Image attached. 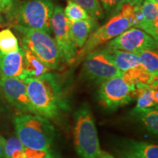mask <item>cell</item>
Instances as JSON below:
<instances>
[{
    "mask_svg": "<svg viewBox=\"0 0 158 158\" xmlns=\"http://www.w3.org/2000/svg\"><path fill=\"white\" fill-rule=\"evenodd\" d=\"M100 158H116V157H114L113 155H111L109 153L106 152L102 151L101 155H100Z\"/></svg>",
    "mask_w": 158,
    "mask_h": 158,
    "instance_id": "30",
    "label": "cell"
},
{
    "mask_svg": "<svg viewBox=\"0 0 158 158\" xmlns=\"http://www.w3.org/2000/svg\"><path fill=\"white\" fill-rule=\"evenodd\" d=\"M134 25V7L126 3L123 5L119 12L111 17L107 23L99 27L89 35L82 48L77 53L75 62L84 58L91 51L104 43L109 42L121 35Z\"/></svg>",
    "mask_w": 158,
    "mask_h": 158,
    "instance_id": "3",
    "label": "cell"
},
{
    "mask_svg": "<svg viewBox=\"0 0 158 158\" xmlns=\"http://www.w3.org/2000/svg\"><path fill=\"white\" fill-rule=\"evenodd\" d=\"M83 7L93 19L102 20L105 17V13L99 0H71Z\"/></svg>",
    "mask_w": 158,
    "mask_h": 158,
    "instance_id": "23",
    "label": "cell"
},
{
    "mask_svg": "<svg viewBox=\"0 0 158 158\" xmlns=\"http://www.w3.org/2000/svg\"><path fill=\"white\" fill-rule=\"evenodd\" d=\"M141 61V66L149 74L157 76L158 55L157 50H144L138 54Z\"/></svg>",
    "mask_w": 158,
    "mask_h": 158,
    "instance_id": "20",
    "label": "cell"
},
{
    "mask_svg": "<svg viewBox=\"0 0 158 158\" xmlns=\"http://www.w3.org/2000/svg\"><path fill=\"white\" fill-rule=\"evenodd\" d=\"M74 143L80 158H100V149L95 121L89 106L84 104L74 115Z\"/></svg>",
    "mask_w": 158,
    "mask_h": 158,
    "instance_id": "4",
    "label": "cell"
},
{
    "mask_svg": "<svg viewBox=\"0 0 158 158\" xmlns=\"http://www.w3.org/2000/svg\"><path fill=\"white\" fill-rule=\"evenodd\" d=\"M24 81L29 100L37 115L56 119L68 110V100L55 74L48 73Z\"/></svg>",
    "mask_w": 158,
    "mask_h": 158,
    "instance_id": "1",
    "label": "cell"
},
{
    "mask_svg": "<svg viewBox=\"0 0 158 158\" xmlns=\"http://www.w3.org/2000/svg\"><path fill=\"white\" fill-rule=\"evenodd\" d=\"M4 158H26V148L17 137H12L5 141Z\"/></svg>",
    "mask_w": 158,
    "mask_h": 158,
    "instance_id": "22",
    "label": "cell"
},
{
    "mask_svg": "<svg viewBox=\"0 0 158 158\" xmlns=\"http://www.w3.org/2000/svg\"><path fill=\"white\" fill-rule=\"evenodd\" d=\"M54 9L52 0H25L13 13V25H21L51 35Z\"/></svg>",
    "mask_w": 158,
    "mask_h": 158,
    "instance_id": "6",
    "label": "cell"
},
{
    "mask_svg": "<svg viewBox=\"0 0 158 158\" xmlns=\"http://www.w3.org/2000/svg\"><path fill=\"white\" fill-rule=\"evenodd\" d=\"M143 124L148 132L153 135L158 133V110L157 108H147L132 114Z\"/></svg>",
    "mask_w": 158,
    "mask_h": 158,
    "instance_id": "19",
    "label": "cell"
},
{
    "mask_svg": "<svg viewBox=\"0 0 158 158\" xmlns=\"http://www.w3.org/2000/svg\"><path fill=\"white\" fill-rule=\"evenodd\" d=\"M118 152L134 158H158V147L148 142L130 140L124 142Z\"/></svg>",
    "mask_w": 158,
    "mask_h": 158,
    "instance_id": "15",
    "label": "cell"
},
{
    "mask_svg": "<svg viewBox=\"0 0 158 158\" xmlns=\"http://www.w3.org/2000/svg\"><path fill=\"white\" fill-rule=\"evenodd\" d=\"M64 14L70 22L82 21L90 16L83 7L71 0H68V5L64 10Z\"/></svg>",
    "mask_w": 158,
    "mask_h": 158,
    "instance_id": "24",
    "label": "cell"
},
{
    "mask_svg": "<svg viewBox=\"0 0 158 158\" xmlns=\"http://www.w3.org/2000/svg\"><path fill=\"white\" fill-rule=\"evenodd\" d=\"M119 157H120V158H134V157H130V156L124 155H119Z\"/></svg>",
    "mask_w": 158,
    "mask_h": 158,
    "instance_id": "32",
    "label": "cell"
},
{
    "mask_svg": "<svg viewBox=\"0 0 158 158\" xmlns=\"http://www.w3.org/2000/svg\"><path fill=\"white\" fill-rule=\"evenodd\" d=\"M14 5V0H0V10L2 13L11 11Z\"/></svg>",
    "mask_w": 158,
    "mask_h": 158,
    "instance_id": "27",
    "label": "cell"
},
{
    "mask_svg": "<svg viewBox=\"0 0 158 158\" xmlns=\"http://www.w3.org/2000/svg\"><path fill=\"white\" fill-rule=\"evenodd\" d=\"M142 19L136 28L141 29L158 40V4L144 0L141 5Z\"/></svg>",
    "mask_w": 158,
    "mask_h": 158,
    "instance_id": "14",
    "label": "cell"
},
{
    "mask_svg": "<svg viewBox=\"0 0 158 158\" xmlns=\"http://www.w3.org/2000/svg\"><path fill=\"white\" fill-rule=\"evenodd\" d=\"M147 1H149L152 3H155V4H158V0H147Z\"/></svg>",
    "mask_w": 158,
    "mask_h": 158,
    "instance_id": "33",
    "label": "cell"
},
{
    "mask_svg": "<svg viewBox=\"0 0 158 158\" xmlns=\"http://www.w3.org/2000/svg\"><path fill=\"white\" fill-rule=\"evenodd\" d=\"M106 47L138 54L144 50H157V40L141 29L131 27L108 42Z\"/></svg>",
    "mask_w": 158,
    "mask_h": 158,
    "instance_id": "10",
    "label": "cell"
},
{
    "mask_svg": "<svg viewBox=\"0 0 158 158\" xmlns=\"http://www.w3.org/2000/svg\"><path fill=\"white\" fill-rule=\"evenodd\" d=\"M19 41L10 29L0 31V51L11 53L19 51Z\"/></svg>",
    "mask_w": 158,
    "mask_h": 158,
    "instance_id": "21",
    "label": "cell"
},
{
    "mask_svg": "<svg viewBox=\"0 0 158 158\" xmlns=\"http://www.w3.org/2000/svg\"><path fill=\"white\" fill-rule=\"evenodd\" d=\"M135 88L137 103L131 114L147 108H157V86L138 84Z\"/></svg>",
    "mask_w": 158,
    "mask_h": 158,
    "instance_id": "16",
    "label": "cell"
},
{
    "mask_svg": "<svg viewBox=\"0 0 158 158\" xmlns=\"http://www.w3.org/2000/svg\"><path fill=\"white\" fill-rule=\"evenodd\" d=\"M105 15L108 18H111L119 12L124 4L127 3V0H100Z\"/></svg>",
    "mask_w": 158,
    "mask_h": 158,
    "instance_id": "25",
    "label": "cell"
},
{
    "mask_svg": "<svg viewBox=\"0 0 158 158\" xmlns=\"http://www.w3.org/2000/svg\"><path fill=\"white\" fill-rule=\"evenodd\" d=\"M104 48L111 57L118 70L122 73L141 65V61L138 54L108 47Z\"/></svg>",
    "mask_w": 158,
    "mask_h": 158,
    "instance_id": "17",
    "label": "cell"
},
{
    "mask_svg": "<svg viewBox=\"0 0 158 158\" xmlns=\"http://www.w3.org/2000/svg\"><path fill=\"white\" fill-rule=\"evenodd\" d=\"M26 158H51L50 152L33 151L26 148Z\"/></svg>",
    "mask_w": 158,
    "mask_h": 158,
    "instance_id": "26",
    "label": "cell"
},
{
    "mask_svg": "<svg viewBox=\"0 0 158 158\" xmlns=\"http://www.w3.org/2000/svg\"><path fill=\"white\" fill-rule=\"evenodd\" d=\"M0 76L25 80L24 56L22 48L11 53L0 51Z\"/></svg>",
    "mask_w": 158,
    "mask_h": 158,
    "instance_id": "12",
    "label": "cell"
},
{
    "mask_svg": "<svg viewBox=\"0 0 158 158\" xmlns=\"http://www.w3.org/2000/svg\"><path fill=\"white\" fill-rule=\"evenodd\" d=\"M22 48L24 56L25 78H38L45 73H50L51 70L37 58L30 51L24 47Z\"/></svg>",
    "mask_w": 158,
    "mask_h": 158,
    "instance_id": "18",
    "label": "cell"
},
{
    "mask_svg": "<svg viewBox=\"0 0 158 158\" xmlns=\"http://www.w3.org/2000/svg\"><path fill=\"white\" fill-rule=\"evenodd\" d=\"M2 11L0 10V26H1V23H2V21H3V18H2Z\"/></svg>",
    "mask_w": 158,
    "mask_h": 158,
    "instance_id": "31",
    "label": "cell"
},
{
    "mask_svg": "<svg viewBox=\"0 0 158 158\" xmlns=\"http://www.w3.org/2000/svg\"><path fill=\"white\" fill-rule=\"evenodd\" d=\"M22 35L21 47L27 48L51 70H57L63 62L56 41L48 33L21 25H13Z\"/></svg>",
    "mask_w": 158,
    "mask_h": 158,
    "instance_id": "5",
    "label": "cell"
},
{
    "mask_svg": "<svg viewBox=\"0 0 158 158\" xmlns=\"http://www.w3.org/2000/svg\"><path fill=\"white\" fill-rule=\"evenodd\" d=\"M131 1H132V0H127V3H130Z\"/></svg>",
    "mask_w": 158,
    "mask_h": 158,
    "instance_id": "34",
    "label": "cell"
},
{
    "mask_svg": "<svg viewBox=\"0 0 158 158\" xmlns=\"http://www.w3.org/2000/svg\"><path fill=\"white\" fill-rule=\"evenodd\" d=\"M98 95L104 107L114 110L130 103L135 98V85L122 74L101 83Z\"/></svg>",
    "mask_w": 158,
    "mask_h": 158,
    "instance_id": "7",
    "label": "cell"
},
{
    "mask_svg": "<svg viewBox=\"0 0 158 158\" xmlns=\"http://www.w3.org/2000/svg\"><path fill=\"white\" fill-rule=\"evenodd\" d=\"M17 138L25 148L33 151L50 152L55 128L48 118L37 114H23L14 120Z\"/></svg>",
    "mask_w": 158,
    "mask_h": 158,
    "instance_id": "2",
    "label": "cell"
},
{
    "mask_svg": "<svg viewBox=\"0 0 158 158\" xmlns=\"http://www.w3.org/2000/svg\"><path fill=\"white\" fill-rule=\"evenodd\" d=\"M70 21L65 17L64 10L60 6L54 7L51 19V27L55 35V41L62 56L63 62L73 64L78 48L71 40L69 32Z\"/></svg>",
    "mask_w": 158,
    "mask_h": 158,
    "instance_id": "9",
    "label": "cell"
},
{
    "mask_svg": "<svg viewBox=\"0 0 158 158\" xmlns=\"http://www.w3.org/2000/svg\"><path fill=\"white\" fill-rule=\"evenodd\" d=\"M0 90L11 105L24 114H36L29 100L25 81L18 78L0 77Z\"/></svg>",
    "mask_w": 158,
    "mask_h": 158,
    "instance_id": "11",
    "label": "cell"
},
{
    "mask_svg": "<svg viewBox=\"0 0 158 158\" xmlns=\"http://www.w3.org/2000/svg\"><path fill=\"white\" fill-rule=\"evenodd\" d=\"M82 76L91 82L101 84L108 79L122 75L106 49L94 50L85 56Z\"/></svg>",
    "mask_w": 158,
    "mask_h": 158,
    "instance_id": "8",
    "label": "cell"
},
{
    "mask_svg": "<svg viewBox=\"0 0 158 158\" xmlns=\"http://www.w3.org/2000/svg\"><path fill=\"white\" fill-rule=\"evenodd\" d=\"M99 27L96 19L89 16L87 19L70 22L69 32L72 42L77 48H82L89 35Z\"/></svg>",
    "mask_w": 158,
    "mask_h": 158,
    "instance_id": "13",
    "label": "cell"
},
{
    "mask_svg": "<svg viewBox=\"0 0 158 158\" xmlns=\"http://www.w3.org/2000/svg\"><path fill=\"white\" fill-rule=\"evenodd\" d=\"M6 140L2 136L0 135V158H4V152H5V144Z\"/></svg>",
    "mask_w": 158,
    "mask_h": 158,
    "instance_id": "28",
    "label": "cell"
},
{
    "mask_svg": "<svg viewBox=\"0 0 158 158\" xmlns=\"http://www.w3.org/2000/svg\"><path fill=\"white\" fill-rule=\"evenodd\" d=\"M143 1L144 0H132L129 4L130 5H131L132 6H140V5H142Z\"/></svg>",
    "mask_w": 158,
    "mask_h": 158,
    "instance_id": "29",
    "label": "cell"
}]
</instances>
